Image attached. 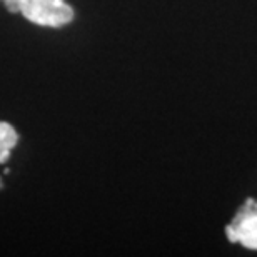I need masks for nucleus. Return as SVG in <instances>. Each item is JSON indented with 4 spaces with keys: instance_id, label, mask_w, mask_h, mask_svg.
Listing matches in <instances>:
<instances>
[{
    "instance_id": "7ed1b4c3",
    "label": "nucleus",
    "mask_w": 257,
    "mask_h": 257,
    "mask_svg": "<svg viewBox=\"0 0 257 257\" xmlns=\"http://www.w3.org/2000/svg\"><path fill=\"white\" fill-rule=\"evenodd\" d=\"M19 142V134L9 122H0V151H12Z\"/></svg>"
},
{
    "instance_id": "39448f33",
    "label": "nucleus",
    "mask_w": 257,
    "mask_h": 257,
    "mask_svg": "<svg viewBox=\"0 0 257 257\" xmlns=\"http://www.w3.org/2000/svg\"><path fill=\"white\" fill-rule=\"evenodd\" d=\"M2 2H5V0H2Z\"/></svg>"
},
{
    "instance_id": "20e7f679",
    "label": "nucleus",
    "mask_w": 257,
    "mask_h": 257,
    "mask_svg": "<svg viewBox=\"0 0 257 257\" xmlns=\"http://www.w3.org/2000/svg\"><path fill=\"white\" fill-rule=\"evenodd\" d=\"M0 189H2V179H0Z\"/></svg>"
},
{
    "instance_id": "f257e3e1",
    "label": "nucleus",
    "mask_w": 257,
    "mask_h": 257,
    "mask_svg": "<svg viewBox=\"0 0 257 257\" xmlns=\"http://www.w3.org/2000/svg\"><path fill=\"white\" fill-rule=\"evenodd\" d=\"M20 15L40 27H65L75 19V12L65 0H20Z\"/></svg>"
},
{
    "instance_id": "f03ea898",
    "label": "nucleus",
    "mask_w": 257,
    "mask_h": 257,
    "mask_svg": "<svg viewBox=\"0 0 257 257\" xmlns=\"http://www.w3.org/2000/svg\"><path fill=\"white\" fill-rule=\"evenodd\" d=\"M227 239L242 247L257 250V202L249 200L232 224L227 225Z\"/></svg>"
}]
</instances>
